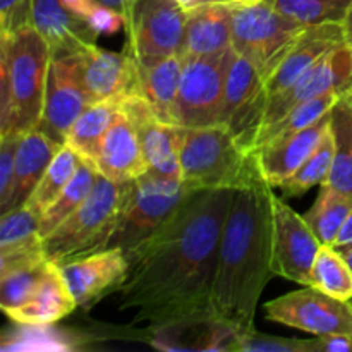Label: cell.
Wrapping results in <instances>:
<instances>
[{
  "mask_svg": "<svg viewBox=\"0 0 352 352\" xmlns=\"http://www.w3.org/2000/svg\"><path fill=\"white\" fill-rule=\"evenodd\" d=\"M234 192H189L150 237L127 251L129 270L117 291L120 309H136L134 320L153 329L215 320L212 291Z\"/></svg>",
  "mask_w": 352,
  "mask_h": 352,
  "instance_id": "cell-1",
  "label": "cell"
},
{
  "mask_svg": "<svg viewBox=\"0 0 352 352\" xmlns=\"http://www.w3.org/2000/svg\"><path fill=\"white\" fill-rule=\"evenodd\" d=\"M272 198V186L263 179L236 189L220 237L212 313L239 337L254 330L261 292L275 277Z\"/></svg>",
  "mask_w": 352,
  "mask_h": 352,
  "instance_id": "cell-2",
  "label": "cell"
},
{
  "mask_svg": "<svg viewBox=\"0 0 352 352\" xmlns=\"http://www.w3.org/2000/svg\"><path fill=\"white\" fill-rule=\"evenodd\" d=\"M52 50L34 26L0 36V134H28L40 124Z\"/></svg>",
  "mask_w": 352,
  "mask_h": 352,
  "instance_id": "cell-3",
  "label": "cell"
},
{
  "mask_svg": "<svg viewBox=\"0 0 352 352\" xmlns=\"http://www.w3.org/2000/svg\"><path fill=\"white\" fill-rule=\"evenodd\" d=\"M133 191V181H110L100 174L88 198L54 232L43 237L45 256L55 265L110 248Z\"/></svg>",
  "mask_w": 352,
  "mask_h": 352,
  "instance_id": "cell-4",
  "label": "cell"
},
{
  "mask_svg": "<svg viewBox=\"0 0 352 352\" xmlns=\"http://www.w3.org/2000/svg\"><path fill=\"white\" fill-rule=\"evenodd\" d=\"M181 170L191 191L241 189L263 179L254 151L244 148L236 134L220 122L184 127Z\"/></svg>",
  "mask_w": 352,
  "mask_h": 352,
  "instance_id": "cell-5",
  "label": "cell"
},
{
  "mask_svg": "<svg viewBox=\"0 0 352 352\" xmlns=\"http://www.w3.org/2000/svg\"><path fill=\"white\" fill-rule=\"evenodd\" d=\"M229 3V2H227ZM232 6V48L253 62L265 78L280 64L289 48L305 31L265 0Z\"/></svg>",
  "mask_w": 352,
  "mask_h": 352,
  "instance_id": "cell-6",
  "label": "cell"
},
{
  "mask_svg": "<svg viewBox=\"0 0 352 352\" xmlns=\"http://www.w3.org/2000/svg\"><path fill=\"white\" fill-rule=\"evenodd\" d=\"M189 192L192 191L181 177H168L148 170L134 179L129 201L119 229L110 241V248H120L124 253L133 250L172 215Z\"/></svg>",
  "mask_w": 352,
  "mask_h": 352,
  "instance_id": "cell-7",
  "label": "cell"
},
{
  "mask_svg": "<svg viewBox=\"0 0 352 352\" xmlns=\"http://www.w3.org/2000/svg\"><path fill=\"white\" fill-rule=\"evenodd\" d=\"M186 16L177 0H131L124 10L129 52L136 60L181 54Z\"/></svg>",
  "mask_w": 352,
  "mask_h": 352,
  "instance_id": "cell-8",
  "label": "cell"
},
{
  "mask_svg": "<svg viewBox=\"0 0 352 352\" xmlns=\"http://www.w3.org/2000/svg\"><path fill=\"white\" fill-rule=\"evenodd\" d=\"M232 47L219 54L184 57L177 96V124L205 127L219 124Z\"/></svg>",
  "mask_w": 352,
  "mask_h": 352,
  "instance_id": "cell-9",
  "label": "cell"
},
{
  "mask_svg": "<svg viewBox=\"0 0 352 352\" xmlns=\"http://www.w3.org/2000/svg\"><path fill=\"white\" fill-rule=\"evenodd\" d=\"M265 78L256 65L232 48L223 88L220 124H226L244 148L253 151L267 110Z\"/></svg>",
  "mask_w": 352,
  "mask_h": 352,
  "instance_id": "cell-10",
  "label": "cell"
},
{
  "mask_svg": "<svg viewBox=\"0 0 352 352\" xmlns=\"http://www.w3.org/2000/svg\"><path fill=\"white\" fill-rule=\"evenodd\" d=\"M267 318L316 337H352V302L325 294L313 285L265 305Z\"/></svg>",
  "mask_w": 352,
  "mask_h": 352,
  "instance_id": "cell-11",
  "label": "cell"
},
{
  "mask_svg": "<svg viewBox=\"0 0 352 352\" xmlns=\"http://www.w3.org/2000/svg\"><path fill=\"white\" fill-rule=\"evenodd\" d=\"M322 243L305 217L274 195L272 198V267L296 284L311 285V268Z\"/></svg>",
  "mask_w": 352,
  "mask_h": 352,
  "instance_id": "cell-12",
  "label": "cell"
},
{
  "mask_svg": "<svg viewBox=\"0 0 352 352\" xmlns=\"http://www.w3.org/2000/svg\"><path fill=\"white\" fill-rule=\"evenodd\" d=\"M352 89V45L344 43L323 55L287 91L268 100L260 131L291 112L296 105L322 95H349Z\"/></svg>",
  "mask_w": 352,
  "mask_h": 352,
  "instance_id": "cell-13",
  "label": "cell"
},
{
  "mask_svg": "<svg viewBox=\"0 0 352 352\" xmlns=\"http://www.w3.org/2000/svg\"><path fill=\"white\" fill-rule=\"evenodd\" d=\"M89 105L79 71V54L52 57L45 109L36 131L64 146L72 124Z\"/></svg>",
  "mask_w": 352,
  "mask_h": 352,
  "instance_id": "cell-14",
  "label": "cell"
},
{
  "mask_svg": "<svg viewBox=\"0 0 352 352\" xmlns=\"http://www.w3.org/2000/svg\"><path fill=\"white\" fill-rule=\"evenodd\" d=\"M79 71L89 103L144 95L140 64L131 52L113 54L89 45L79 54Z\"/></svg>",
  "mask_w": 352,
  "mask_h": 352,
  "instance_id": "cell-15",
  "label": "cell"
},
{
  "mask_svg": "<svg viewBox=\"0 0 352 352\" xmlns=\"http://www.w3.org/2000/svg\"><path fill=\"white\" fill-rule=\"evenodd\" d=\"M119 109L133 122L150 170L168 177H181V143L184 127L158 119L144 95L120 100Z\"/></svg>",
  "mask_w": 352,
  "mask_h": 352,
  "instance_id": "cell-16",
  "label": "cell"
},
{
  "mask_svg": "<svg viewBox=\"0 0 352 352\" xmlns=\"http://www.w3.org/2000/svg\"><path fill=\"white\" fill-rule=\"evenodd\" d=\"M58 267L78 306L88 308L109 292L119 291L129 270V261L120 248H109Z\"/></svg>",
  "mask_w": 352,
  "mask_h": 352,
  "instance_id": "cell-17",
  "label": "cell"
},
{
  "mask_svg": "<svg viewBox=\"0 0 352 352\" xmlns=\"http://www.w3.org/2000/svg\"><path fill=\"white\" fill-rule=\"evenodd\" d=\"M344 43L347 41L342 23H323L305 28V31L284 55L280 64L265 81L268 100L287 91L323 55Z\"/></svg>",
  "mask_w": 352,
  "mask_h": 352,
  "instance_id": "cell-18",
  "label": "cell"
},
{
  "mask_svg": "<svg viewBox=\"0 0 352 352\" xmlns=\"http://www.w3.org/2000/svg\"><path fill=\"white\" fill-rule=\"evenodd\" d=\"M329 127L330 112L291 136L261 144L254 155L263 181L272 188H277L280 182L291 177L316 150Z\"/></svg>",
  "mask_w": 352,
  "mask_h": 352,
  "instance_id": "cell-19",
  "label": "cell"
},
{
  "mask_svg": "<svg viewBox=\"0 0 352 352\" xmlns=\"http://www.w3.org/2000/svg\"><path fill=\"white\" fill-rule=\"evenodd\" d=\"M43 261L40 217L26 205L0 215V275Z\"/></svg>",
  "mask_w": 352,
  "mask_h": 352,
  "instance_id": "cell-20",
  "label": "cell"
},
{
  "mask_svg": "<svg viewBox=\"0 0 352 352\" xmlns=\"http://www.w3.org/2000/svg\"><path fill=\"white\" fill-rule=\"evenodd\" d=\"M33 26L50 45L52 57L81 54L98 40L88 21L71 12L60 0H33Z\"/></svg>",
  "mask_w": 352,
  "mask_h": 352,
  "instance_id": "cell-21",
  "label": "cell"
},
{
  "mask_svg": "<svg viewBox=\"0 0 352 352\" xmlns=\"http://www.w3.org/2000/svg\"><path fill=\"white\" fill-rule=\"evenodd\" d=\"M95 167L107 179L117 182L134 181L150 170L140 136L122 112L107 131Z\"/></svg>",
  "mask_w": 352,
  "mask_h": 352,
  "instance_id": "cell-22",
  "label": "cell"
},
{
  "mask_svg": "<svg viewBox=\"0 0 352 352\" xmlns=\"http://www.w3.org/2000/svg\"><path fill=\"white\" fill-rule=\"evenodd\" d=\"M78 308L60 267L48 261L47 270L33 294L21 306L6 313L14 323L24 327H47L60 322Z\"/></svg>",
  "mask_w": 352,
  "mask_h": 352,
  "instance_id": "cell-23",
  "label": "cell"
},
{
  "mask_svg": "<svg viewBox=\"0 0 352 352\" xmlns=\"http://www.w3.org/2000/svg\"><path fill=\"white\" fill-rule=\"evenodd\" d=\"M186 33L181 54H219L232 47V6L227 2L199 3L186 9Z\"/></svg>",
  "mask_w": 352,
  "mask_h": 352,
  "instance_id": "cell-24",
  "label": "cell"
},
{
  "mask_svg": "<svg viewBox=\"0 0 352 352\" xmlns=\"http://www.w3.org/2000/svg\"><path fill=\"white\" fill-rule=\"evenodd\" d=\"M62 144L55 143L54 140H50L36 129L24 134L19 148H17L9 199H7L6 206L0 208V215L26 205V201L33 195L36 186L40 184L48 165L52 164Z\"/></svg>",
  "mask_w": 352,
  "mask_h": 352,
  "instance_id": "cell-25",
  "label": "cell"
},
{
  "mask_svg": "<svg viewBox=\"0 0 352 352\" xmlns=\"http://www.w3.org/2000/svg\"><path fill=\"white\" fill-rule=\"evenodd\" d=\"M138 64L141 69L143 93L158 119L177 124V96L184 69V55L144 58L138 60Z\"/></svg>",
  "mask_w": 352,
  "mask_h": 352,
  "instance_id": "cell-26",
  "label": "cell"
},
{
  "mask_svg": "<svg viewBox=\"0 0 352 352\" xmlns=\"http://www.w3.org/2000/svg\"><path fill=\"white\" fill-rule=\"evenodd\" d=\"M119 112V102L107 100V102L89 103L72 124L65 144H69L82 160L95 167L103 138Z\"/></svg>",
  "mask_w": 352,
  "mask_h": 352,
  "instance_id": "cell-27",
  "label": "cell"
},
{
  "mask_svg": "<svg viewBox=\"0 0 352 352\" xmlns=\"http://www.w3.org/2000/svg\"><path fill=\"white\" fill-rule=\"evenodd\" d=\"M330 127L336 141V155L329 177V184L352 196V107L349 96H340L330 110Z\"/></svg>",
  "mask_w": 352,
  "mask_h": 352,
  "instance_id": "cell-28",
  "label": "cell"
},
{
  "mask_svg": "<svg viewBox=\"0 0 352 352\" xmlns=\"http://www.w3.org/2000/svg\"><path fill=\"white\" fill-rule=\"evenodd\" d=\"M352 212V196L329 184H320L315 205L305 213V220L325 246H333L347 215Z\"/></svg>",
  "mask_w": 352,
  "mask_h": 352,
  "instance_id": "cell-29",
  "label": "cell"
},
{
  "mask_svg": "<svg viewBox=\"0 0 352 352\" xmlns=\"http://www.w3.org/2000/svg\"><path fill=\"white\" fill-rule=\"evenodd\" d=\"M81 162L82 158L69 144H64L54 157L52 164L48 165L40 184L36 186L33 195L26 201L28 208L33 210L41 219V215L48 212V208L57 201L60 192L65 189V186L74 177Z\"/></svg>",
  "mask_w": 352,
  "mask_h": 352,
  "instance_id": "cell-30",
  "label": "cell"
},
{
  "mask_svg": "<svg viewBox=\"0 0 352 352\" xmlns=\"http://www.w3.org/2000/svg\"><path fill=\"white\" fill-rule=\"evenodd\" d=\"M98 175L100 172L96 170L91 164H88V162L85 160L79 164L74 177H72L71 182L65 186V189L60 192L57 201L48 208V212L45 213V215H41V236L47 237L48 234L54 232V230L57 229L72 212H76V210L79 208V205L88 198L91 189L95 188L96 181H98Z\"/></svg>",
  "mask_w": 352,
  "mask_h": 352,
  "instance_id": "cell-31",
  "label": "cell"
},
{
  "mask_svg": "<svg viewBox=\"0 0 352 352\" xmlns=\"http://www.w3.org/2000/svg\"><path fill=\"white\" fill-rule=\"evenodd\" d=\"M339 98L340 95L330 93V95L316 96V98H311L308 100V102H302L299 103V105H296L294 109H292L291 112L285 113L282 119L270 124V126L263 127V129L258 133L256 140H254L253 151H256L261 144L282 140V138L291 136V134L311 126L313 122H316V120L322 119L323 116H327V113L333 109V105L339 102Z\"/></svg>",
  "mask_w": 352,
  "mask_h": 352,
  "instance_id": "cell-32",
  "label": "cell"
},
{
  "mask_svg": "<svg viewBox=\"0 0 352 352\" xmlns=\"http://www.w3.org/2000/svg\"><path fill=\"white\" fill-rule=\"evenodd\" d=\"M333 155H336V141H333L332 127H329L327 133L323 134L320 144L316 146V150L308 157V160L291 177L280 182L277 188L280 189L284 196L294 198V196H301L308 192L316 184H323L329 177L330 170H332Z\"/></svg>",
  "mask_w": 352,
  "mask_h": 352,
  "instance_id": "cell-33",
  "label": "cell"
},
{
  "mask_svg": "<svg viewBox=\"0 0 352 352\" xmlns=\"http://www.w3.org/2000/svg\"><path fill=\"white\" fill-rule=\"evenodd\" d=\"M311 285L342 301L352 299V270L333 246L320 248L311 268Z\"/></svg>",
  "mask_w": 352,
  "mask_h": 352,
  "instance_id": "cell-34",
  "label": "cell"
},
{
  "mask_svg": "<svg viewBox=\"0 0 352 352\" xmlns=\"http://www.w3.org/2000/svg\"><path fill=\"white\" fill-rule=\"evenodd\" d=\"M280 14L302 26L323 23H342L352 7V0H265Z\"/></svg>",
  "mask_w": 352,
  "mask_h": 352,
  "instance_id": "cell-35",
  "label": "cell"
},
{
  "mask_svg": "<svg viewBox=\"0 0 352 352\" xmlns=\"http://www.w3.org/2000/svg\"><path fill=\"white\" fill-rule=\"evenodd\" d=\"M47 265L48 260L0 275V308L3 313L12 311L33 294L47 270Z\"/></svg>",
  "mask_w": 352,
  "mask_h": 352,
  "instance_id": "cell-36",
  "label": "cell"
},
{
  "mask_svg": "<svg viewBox=\"0 0 352 352\" xmlns=\"http://www.w3.org/2000/svg\"><path fill=\"white\" fill-rule=\"evenodd\" d=\"M237 351L243 352H316V340L282 339L251 330L239 337Z\"/></svg>",
  "mask_w": 352,
  "mask_h": 352,
  "instance_id": "cell-37",
  "label": "cell"
},
{
  "mask_svg": "<svg viewBox=\"0 0 352 352\" xmlns=\"http://www.w3.org/2000/svg\"><path fill=\"white\" fill-rule=\"evenodd\" d=\"M24 134H0V208L6 206L12 188L16 155Z\"/></svg>",
  "mask_w": 352,
  "mask_h": 352,
  "instance_id": "cell-38",
  "label": "cell"
},
{
  "mask_svg": "<svg viewBox=\"0 0 352 352\" xmlns=\"http://www.w3.org/2000/svg\"><path fill=\"white\" fill-rule=\"evenodd\" d=\"M33 26V0H0V36Z\"/></svg>",
  "mask_w": 352,
  "mask_h": 352,
  "instance_id": "cell-39",
  "label": "cell"
},
{
  "mask_svg": "<svg viewBox=\"0 0 352 352\" xmlns=\"http://www.w3.org/2000/svg\"><path fill=\"white\" fill-rule=\"evenodd\" d=\"M89 28L95 31L98 36L103 34H113L120 30L122 26H126V19H124V14L120 10L113 9V7L103 6L98 2V6L93 9V12L86 17Z\"/></svg>",
  "mask_w": 352,
  "mask_h": 352,
  "instance_id": "cell-40",
  "label": "cell"
},
{
  "mask_svg": "<svg viewBox=\"0 0 352 352\" xmlns=\"http://www.w3.org/2000/svg\"><path fill=\"white\" fill-rule=\"evenodd\" d=\"M316 351H320V352H351L352 351V337H347V336L316 337Z\"/></svg>",
  "mask_w": 352,
  "mask_h": 352,
  "instance_id": "cell-41",
  "label": "cell"
},
{
  "mask_svg": "<svg viewBox=\"0 0 352 352\" xmlns=\"http://www.w3.org/2000/svg\"><path fill=\"white\" fill-rule=\"evenodd\" d=\"M60 2L64 3L71 12L82 17V19H86V17L93 12V9L98 6V0H60Z\"/></svg>",
  "mask_w": 352,
  "mask_h": 352,
  "instance_id": "cell-42",
  "label": "cell"
},
{
  "mask_svg": "<svg viewBox=\"0 0 352 352\" xmlns=\"http://www.w3.org/2000/svg\"><path fill=\"white\" fill-rule=\"evenodd\" d=\"M347 244H352V212L347 215L346 222H344L342 229H340L339 236L333 243V248H342L347 246Z\"/></svg>",
  "mask_w": 352,
  "mask_h": 352,
  "instance_id": "cell-43",
  "label": "cell"
},
{
  "mask_svg": "<svg viewBox=\"0 0 352 352\" xmlns=\"http://www.w3.org/2000/svg\"><path fill=\"white\" fill-rule=\"evenodd\" d=\"M98 2L103 3V6L113 7V9L120 10V12L124 14V10L127 9V6L131 3V0H98Z\"/></svg>",
  "mask_w": 352,
  "mask_h": 352,
  "instance_id": "cell-44",
  "label": "cell"
},
{
  "mask_svg": "<svg viewBox=\"0 0 352 352\" xmlns=\"http://www.w3.org/2000/svg\"><path fill=\"white\" fill-rule=\"evenodd\" d=\"M342 26H344V33H346V41L349 45H352V7L347 12L346 19L342 21Z\"/></svg>",
  "mask_w": 352,
  "mask_h": 352,
  "instance_id": "cell-45",
  "label": "cell"
},
{
  "mask_svg": "<svg viewBox=\"0 0 352 352\" xmlns=\"http://www.w3.org/2000/svg\"><path fill=\"white\" fill-rule=\"evenodd\" d=\"M336 250L339 251L344 258H346V261L349 263V267L352 270V244H347V246H342V248H336ZM351 302H352V299H351Z\"/></svg>",
  "mask_w": 352,
  "mask_h": 352,
  "instance_id": "cell-46",
  "label": "cell"
},
{
  "mask_svg": "<svg viewBox=\"0 0 352 352\" xmlns=\"http://www.w3.org/2000/svg\"><path fill=\"white\" fill-rule=\"evenodd\" d=\"M177 2L181 3V6H184L186 9H188V7H192V6H195L196 0H177Z\"/></svg>",
  "mask_w": 352,
  "mask_h": 352,
  "instance_id": "cell-47",
  "label": "cell"
},
{
  "mask_svg": "<svg viewBox=\"0 0 352 352\" xmlns=\"http://www.w3.org/2000/svg\"><path fill=\"white\" fill-rule=\"evenodd\" d=\"M229 3H250V2H258V0H226Z\"/></svg>",
  "mask_w": 352,
  "mask_h": 352,
  "instance_id": "cell-48",
  "label": "cell"
},
{
  "mask_svg": "<svg viewBox=\"0 0 352 352\" xmlns=\"http://www.w3.org/2000/svg\"><path fill=\"white\" fill-rule=\"evenodd\" d=\"M210 2H226V0H196L195 6H199V3H210Z\"/></svg>",
  "mask_w": 352,
  "mask_h": 352,
  "instance_id": "cell-49",
  "label": "cell"
},
{
  "mask_svg": "<svg viewBox=\"0 0 352 352\" xmlns=\"http://www.w3.org/2000/svg\"><path fill=\"white\" fill-rule=\"evenodd\" d=\"M349 96V102H351V107H352V95H347Z\"/></svg>",
  "mask_w": 352,
  "mask_h": 352,
  "instance_id": "cell-50",
  "label": "cell"
},
{
  "mask_svg": "<svg viewBox=\"0 0 352 352\" xmlns=\"http://www.w3.org/2000/svg\"><path fill=\"white\" fill-rule=\"evenodd\" d=\"M349 95H352V89H351V93H349Z\"/></svg>",
  "mask_w": 352,
  "mask_h": 352,
  "instance_id": "cell-51",
  "label": "cell"
}]
</instances>
